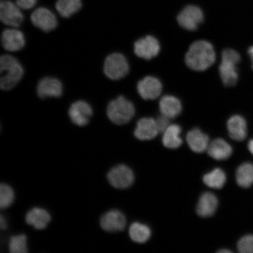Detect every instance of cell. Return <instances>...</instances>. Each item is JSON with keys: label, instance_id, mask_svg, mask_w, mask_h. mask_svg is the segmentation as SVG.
I'll use <instances>...</instances> for the list:
<instances>
[{"label": "cell", "instance_id": "9", "mask_svg": "<svg viewBox=\"0 0 253 253\" xmlns=\"http://www.w3.org/2000/svg\"><path fill=\"white\" fill-rule=\"evenodd\" d=\"M204 19L203 12L195 5H188L180 12L177 18L180 26L189 31H195Z\"/></svg>", "mask_w": 253, "mask_h": 253}, {"label": "cell", "instance_id": "4", "mask_svg": "<svg viewBox=\"0 0 253 253\" xmlns=\"http://www.w3.org/2000/svg\"><path fill=\"white\" fill-rule=\"evenodd\" d=\"M221 62L219 66V73L221 81L226 86L235 85L239 76L236 65L240 61L239 53L232 49H224L221 55Z\"/></svg>", "mask_w": 253, "mask_h": 253}, {"label": "cell", "instance_id": "6", "mask_svg": "<svg viewBox=\"0 0 253 253\" xmlns=\"http://www.w3.org/2000/svg\"><path fill=\"white\" fill-rule=\"evenodd\" d=\"M21 8L10 0H1L0 2V20L3 24L18 28L23 24L24 15Z\"/></svg>", "mask_w": 253, "mask_h": 253}, {"label": "cell", "instance_id": "35", "mask_svg": "<svg viewBox=\"0 0 253 253\" xmlns=\"http://www.w3.org/2000/svg\"><path fill=\"white\" fill-rule=\"evenodd\" d=\"M248 53L252 59V68L253 69V46L250 47Z\"/></svg>", "mask_w": 253, "mask_h": 253}, {"label": "cell", "instance_id": "13", "mask_svg": "<svg viewBox=\"0 0 253 253\" xmlns=\"http://www.w3.org/2000/svg\"><path fill=\"white\" fill-rule=\"evenodd\" d=\"M37 92L41 99L59 97L63 93L62 84L59 79L55 78H43L38 84Z\"/></svg>", "mask_w": 253, "mask_h": 253}, {"label": "cell", "instance_id": "3", "mask_svg": "<svg viewBox=\"0 0 253 253\" xmlns=\"http://www.w3.org/2000/svg\"><path fill=\"white\" fill-rule=\"evenodd\" d=\"M135 107L130 101L120 96L111 101L107 107V116L111 122L117 125L128 123L135 115Z\"/></svg>", "mask_w": 253, "mask_h": 253}, {"label": "cell", "instance_id": "12", "mask_svg": "<svg viewBox=\"0 0 253 253\" xmlns=\"http://www.w3.org/2000/svg\"><path fill=\"white\" fill-rule=\"evenodd\" d=\"M1 44L4 48L9 52H18L25 45L24 34L17 28H11L2 31Z\"/></svg>", "mask_w": 253, "mask_h": 253}, {"label": "cell", "instance_id": "20", "mask_svg": "<svg viewBox=\"0 0 253 253\" xmlns=\"http://www.w3.org/2000/svg\"><path fill=\"white\" fill-rule=\"evenodd\" d=\"M186 141L191 150L197 153H204L210 144L208 136L197 128L188 132Z\"/></svg>", "mask_w": 253, "mask_h": 253}, {"label": "cell", "instance_id": "33", "mask_svg": "<svg viewBox=\"0 0 253 253\" xmlns=\"http://www.w3.org/2000/svg\"><path fill=\"white\" fill-rule=\"evenodd\" d=\"M7 223H6L5 220L2 215H1V216H0V227H1V230H5L7 229Z\"/></svg>", "mask_w": 253, "mask_h": 253}, {"label": "cell", "instance_id": "2", "mask_svg": "<svg viewBox=\"0 0 253 253\" xmlns=\"http://www.w3.org/2000/svg\"><path fill=\"white\" fill-rule=\"evenodd\" d=\"M24 68L14 56L4 55L0 58V87L8 91L13 88L24 75Z\"/></svg>", "mask_w": 253, "mask_h": 253}, {"label": "cell", "instance_id": "29", "mask_svg": "<svg viewBox=\"0 0 253 253\" xmlns=\"http://www.w3.org/2000/svg\"><path fill=\"white\" fill-rule=\"evenodd\" d=\"M14 200L13 190L8 185L2 183L0 186V208L5 210L10 207Z\"/></svg>", "mask_w": 253, "mask_h": 253}, {"label": "cell", "instance_id": "7", "mask_svg": "<svg viewBox=\"0 0 253 253\" xmlns=\"http://www.w3.org/2000/svg\"><path fill=\"white\" fill-rule=\"evenodd\" d=\"M107 178L113 187L126 189L131 186L134 181V173L131 169L125 165L113 168L107 175Z\"/></svg>", "mask_w": 253, "mask_h": 253}, {"label": "cell", "instance_id": "30", "mask_svg": "<svg viewBox=\"0 0 253 253\" xmlns=\"http://www.w3.org/2000/svg\"><path fill=\"white\" fill-rule=\"evenodd\" d=\"M237 249L240 253H253V235L248 234L241 237L237 242Z\"/></svg>", "mask_w": 253, "mask_h": 253}, {"label": "cell", "instance_id": "11", "mask_svg": "<svg viewBox=\"0 0 253 253\" xmlns=\"http://www.w3.org/2000/svg\"><path fill=\"white\" fill-rule=\"evenodd\" d=\"M134 53L139 58L151 59L158 55L160 51L158 41L152 36H147L136 41Z\"/></svg>", "mask_w": 253, "mask_h": 253}, {"label": "cell", "instance_id": "24", "mask_svg": "<svg viewBox=\"0 0 253 253\" xmlns=\"http://www.w3.org/2000/svg\"><path fill=\"white\" fill-rule=\"evenodd\" d=\"M181 132V126L177 125H170L164 132L163 143L164 146L170 149H176L181 146L182 143L180 137Z\"/></svg>", "mask_w": 253, "mask_h": 253}, {"label": "cell", "instance_id": "25", "mask_svg": "<svg viewBox=\"0 0 253 253\" xmlns=\"http://www.w3.org/2000/svg\"><path fill=\"white\" fill-rule=\"evenodd\" d=\"M82 0H57L55 7L63 18H69L82 8Z\"/></svg>", "mask_w": 253, "mask_h": 253}, {"label": "cell", "instance_id": "16", "mask_svg": "<svg viewBox=\"0 0 253 253\" xmlns=\"http://www.w3.org/2000/svg\"><path fill=\"white\" fill-rule=\"evenodd\" d=\"M229 134L232 140L243 141L248 137V125L244 118L240 115L231 117L227 123Z\"/></svg>", "mask_w": 253, "mask_h": 253}, {"label": "cell", "instance_id": "32", "mask_svg": "<svg viewBox=\"0 0 253 253\" xmlns=\"http://www.w3.org/2000/svg\"><path fill=\"white\" fill-rule=\"evenodd\" d=\"M37 0H16V4L22 9H30L37 4Z\"/></svg>", "mask_w": 253, "mask_h": 253}, {"label": "cell", "instance_id": "8", "mask_svg": "<svg viewBox=\"0 0 253 253\" xmlns=\"http://www.w3.org/2000/svg\"><path fill=\"white\" fill-rule=\"evenodd\" d=\"M30 18L35 27L46 33L54 30L58 26V21L55 15L45 7L35 9Z\"/></svg>", "mask_w": 253, "mask_h": 253}, {"label": "cell", "instance_id": "15", "mask_svg": "<svg viewBox=\"0 0 253 253\" xmlns=\"http://www.w3.org/2000/svg\"><path fill=\"white\" fill-rule=\"evenodd\" d=\"M163 86L156 78L147 77L138 82L137 90L139 94L144 100H154L159 97Z\"/></svg>", "mask_w": 253, "mask_h": 253}, {"label": "cell", "instance_id": "22", "mask_svg": "<svg viewBox=\"0 0 253 253\" xmlns=\"http://www.w3.org/2000/svg\"><path fill=\"white\" fill-rule=\"evenodd\" d=\"M160 110L162 115L169 119L175 118L182 112L181 103L176 97L167 95L160 100Z\"/></svg>", "mask_w": 253, "mask_h": 253}, {"label": "cell", "instance_id": "10", "mask_svg": "<svg viewBox=\"0 0 253 253\" xmlns=\"http://www.w3.org/2000/svg\"><path fill=\"white\" fill-rule=\"evenodd\" d=\"M90 104L84 100H78L71 104L68 115L71 122L79 126H86L93 116Z\"/></svg>", "mask_w": 253, "mask_h": 253}, {"label": "cell", "instance_id": "1", "mask_svg": "<svg viewBox=\"0 0 253 253\" xmlns=\"http://www.w3.org/2000/svg\"><path fill=\"white\" fill-rule=\"evenodd\" d=\"M216 60L214 47L206 41L193 43L185 56V62L189 68L196 71H204L210 68Z\"/></svg>", "mask_w": 253, "mask_h": 253}, {"label": "cell", "instance_id": "19", "mask_svg": "<svg viewBox=\"0 0 253 253\" xmlns=\"http://www.w3.org/2000/svg\"><path fill=\"white\" fill-rule=\"evenodd\" d=\"M218 207V199L211 192H205L201 195L197 207V212L202 217L212 216Z\"/></svg>", "mask_w": 253, "mask_h": 253}, {"label": "cell", "instance_id": "34", "mask_svg": "<svg viewBox=\"0 0 253 253\" xmlns=\"http://www.w3.org/2000/svg\"><path fill=\"white\" fill-rule=\"evenodd\" d=\"M248 150L253 156V138L250 140L248 144Z\"/></svg>", "mask_w": 253, "mask_h": 253}, {"label": "cell", "instance_id": "27", "mask_svg": "<svg viewBox=\"0 0 253 253\" xmlns=\"http://www.w3.org/2000/svg\"><path fill=\"white\" fill-rule=\"evenodd\" d=\"M129 235L132 241L137 243H144L150 238L151 229L145 224L135 222L129 227Z\"/></svg>", "mask_w": 253, "mask_h": 253}, {"label": "cell", "instance_id": "14", "mask_svg": "<svg viewBox=\"0 0 253 253\" xmlns=\"http://www.w3.org/2000/svg\"><path fill=\"white\" fill-rule=\"evenodd\" d=\"M100 226L108 232H118L124 230L126 219L121 211L113 210L104 214L100 219Z\"/></svg>", "mask_w": 253, "mask_h": 253}, {"label": "cell", "instance_id": "17", "mask_svg": "<svg viewBox=\"0 0 253 253\" xmlns=\"http://www.w3.org/2000/svg\"><path fill=\"white\" fill-rule=\"evenodd\" d=\"M158 132L156 120L145 118L138 122L134 136L140 140H150L156 137Z\"/></svg>", "mask_w": 253, "mask_h": 253}, {"label": "cell", "instance_id": "21", "mask_svg": "<svg viewBox=\"0 0 253 253\" xmlns=\"http://www.w3.org/2000/svg\"><path fill=\"white\" fill-rule=\"evenodd\" d=\"M50 219L51 217L49 213L46 211L39 208L32 209L25 216V221L27 223L33 226L37 230H43L46 228Z\"/></svg>", "mask_w": 253, "mask_h": 253}, {"label": "cell", "instance_id": "28", "mask_svg": "<svg viewBox=\"0 0 253 253\" xmlns=\"http://www.w3.org/2000/svg\"><path fill=\"white\" fill-rule=\"evenodd\" d=\"M26 236L20 235L11 237L9 242V251L11 253H26L28 252Z\"/></svg>", "mask_w": 253, "mask_h": 253}, {"label": "cell", "instance_id": "36", "mask_svg": "<svg viewBox=\"0 0 253 253\" xmlns=\"http://www.w3.org/2000/svg\"><path fill=\"white\" fill-rule=\"evenodd\" d=\"M232 251H230V250H228V249H222V250H221V251H219V253H232Z\"/></svg>", "mask_w": 253, "mask_h": 253}, {"label": "cell", "instance_id": "23", "mask_svg": "<svg viewBox=\"0 0 253 253\" xmlns=\"http://www.w3.org/2000/svg\"><path fill=\"white\" fill-rule=\"evenodd\" d=\"M237 184L245 189L253 185V163H243L237 168L235 174Z\"/></svg>", "mask_w": 253, "mask_h": 253}, {"label": "cell", "instance_id": "5", "mask_svg": "<svg viewBox=\"0 0 253 253\" xmlns=\"http://www.w3.org/2000/svg\"><path fill=\"white\" fill-rule=\"evenodd\" d=\"M103 71L106 77L111 80H120L125 78L129 72L127 60L121 53H111L104 61Z\"/></svg>", "mask_w": 253, "mask_h": 253}, {"label": "cell", "instance_id": "31", "mask_svg": "<svg viewBox=\"0 0 253 253\" xmlns=\"http://www.w3.org/2000/svg\"><path fill=\"white\" fill-rule=\"evenodd\" d=\"M169 119L167 117L162 115L156 120L157 128L159 132L164 133V132L169 128L170 126Z\"/></svg>", "mask_w": 253, "mask_h": 253}, {"label": "cell", "instance_id": "18", "mask_svg": "<svg viewBox=\"0 0 253 253\" xmlns=\"http://www.w3.org/2000/svg\"><path fill=\"white\" fill-rule=\"evenodd\" d=\"M209 156L214 160H226L232 156L233 148L226 141L223 139L217 138L211 141L208 148Z\"/></svg>", "mask_w": 253, "mask_h": 253}, {"label": "cell", "instance_id": "26", "mask_svg": "<svg viewBox=\"0 0 253 253\" xmlns=\"http://www.w3.org/2000/svg\"><path fill=\"white\" fill-rule=\"evenodd\" d=\"M226 175L220 169H215L210 172L206 173L203 177L205 184L213 189H221L226 182Z\"/></svg>", "mask_w": 253, "mask_h": 253}]
</instances>
